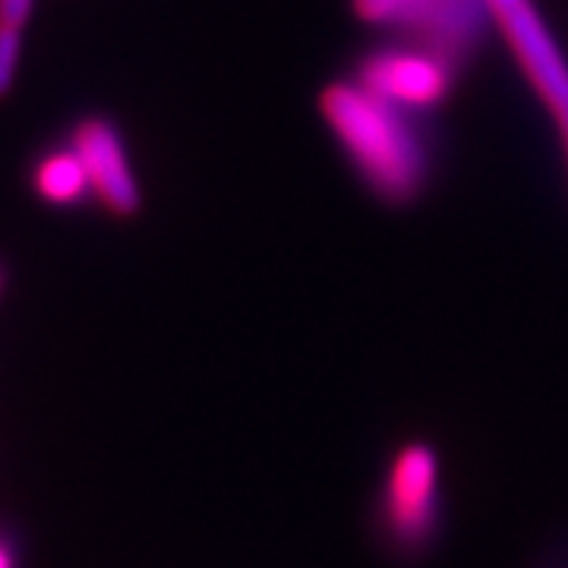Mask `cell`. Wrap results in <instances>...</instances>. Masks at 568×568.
<instances>
[{
	"mask_svg": "<svg viewBox=\"0 0 568 568\" xmlns=\"http://www.w3.org/2000/svg\"><path fill=\"white\" fill-rule=\"evenodd\" d=\"M320 108L351 164L379 200L407 203L424 190L429 145L414 111L373 95L357 80L332 82Z\"/></svg>",
	"mask_w": 568,
	"mask_h": 568,
	"instance_id": "6da1fadb",
	"label": "cell"
},
{
	"mask_svg": "<svg viewBox=\"0 0 568 568\" xmlns=\"http://www.w3.org/2000/svg\"><path fill=\"white\" fill-rule=\"evenodd\" d=\"M373 534L398 562H420L439 547L448 525L446 458L426 436L395 443L373 496Z\"/></svg>",
	"mask_w": 568,
	"mask_h": 568,
	"instance_id": "7a4b0ae2",
	"label": "cell"
},
{
	"mask_svg": "<svg viewBox=\"0 0 568 568\" xmlns=\"http://www.w3.org/2000/svg\"><path fill=\"white\" fill-rule=\"evenodd\" d=\"M354 13L452 63H465L493 29L487 0H354Z\"/></svg>",
	"mask_w": 568,
	"mask_h": 568,
	"instance_id": "3957f363",
	"label": "cell"
},
{
	"mask_svg": "<svg viewBox=\"0 0 568 568\" xmlns=\"http://www.w3.org/2000/svg\"><path fill=\"white\" fill-rule=\"evenodd\" d=\"M493 26L503 32L521 73L528 77L540 102L547 104L552 123L562 136L568 159V61L547 29L534 0H487Z\"/></svg>",
	"mask_w": 568,
	"mask_h": 568,
	"instance_id": "277c9868",
	"label": "cell"
},
{
	"mask_svg": "<svg viewBox=\"0 0 568 568\" xmlns=\"http://www.w3.org/2000/svg\"><path fill=\"white\" fill-rule=\"evenodd\" d=\"M455 70L458 63H452L429 48L395 41V44H383L369 51L357 67L354 80L386 102L414 114H424L446 102Z\"/></svg>",
	"mask_w": 568,
	"mask_h": 568,
	"instance_id": "5b68a950",
	"label": "cell"
},
{
	"mask_svg": "<svg viewBox=\"0 0 568 568\" xmlns=\"http://www.w3.org/2000/svg\"><path fill=\"white\" fill-rule=\"evenodd\" d=\"M70 145L80 152L85 174L92 183V196L114 215H133L140 209V183L133 178V168L126 159L121 133L104 118H82L73 126Z\"/></svg>",
	"mask_w": 568,
	"mask_h": 568,
	"instance_id": "8992f818",
	"label": "cell"
},
{
	"mask_svg": "<svg viewBox=\"0 0 568 568\" xmlns=\"http://www.w3.org/2000/svg\"><path fill=\"white\" fill-rule=\"evenodd\" d=\"M32 186L41 200L51 205H77L92 193L85 164L73 145L41 155L32 168Z\"/></svg>",
	"mask_w": 568,
	"mask_h": 568,
	"instance_id": "52a82bcc",
	"label": "cell"
},
{
	"mask_svg": "<svg viewBox=\"0 0 568 568\" xmlns=\"http://www.w3.org/2000/svg\"><path fill=\"white\" fill-rule=\"evenodd\" d=\"M22 29L0 26V99L13 89L17 70H20V51H22Z\"/></svg>",
	"mask_w": 568,
	"mask_h": 568,
	"instance_id": "ba28073f",
	"label": "cell"
},
{
	"mask_svg": "<svg viewBox=\"0 0 568 568\" xmlns=\"http://www.w3.org/2000/svg\"><path fill=\"white\" fill-rule=\"evenodd\" d=\"M36 0H0V26H10V29H22L29 22Z\"/></svg>",
	"mask_w": 568,
	"mask_h": 568,
	"instance_id": "9c48e42d",
	"label": "cell"
},
{
	"mask_svg": "<svg viewBox=\"0 0 568 568\" xmlns=\"http://www.w3.org/2000/svg\"><path fill=\"white\" fill-rule=\"evenodd\" d=\"M0 568H17V556H13V549L7 547L3 540H0Z\"/></svg>",
	"mask_w": 568,
	"mask_h": 568,
	"instance_id": "30bf717a",
	"label": "cell"
},
{
	"mask_svg": "<svg viewBox=\"0 0 568 568\" xmlns=\"http://www.w3.org/2000/svg\"><path fill=\"white\" fill-rule=\"evenodd\" d=\"M0 291H3V272H0Z\"/></svg>",
	"mask_w": 568,
	"mask_h": 568,
	"instance_id": "8fae6325",
	"label": "cell"
}]
</instances>
